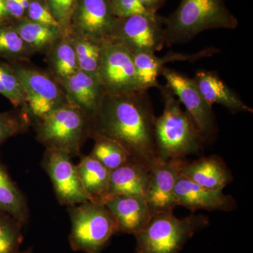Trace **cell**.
Returning a JSON list of instances; mask_svg holds the SVG:
<instances>
[{
  "mask_svg": "<svg viewBox=\"0 0 253 253\" xmlns=\"http://www.w3.org/2000/svg\"><path fill=\"white\" fill-rule=\"evenodd\" d=\"M156 118L148 91L106 94L91 121V135L116 141L134 161L151 170L160 159L155 139Z\"/></svg>",
  "mask_w": 253,
  "mask_h": 253,
  "instance_id": "cell-1",
  "label": "cell"
},
{
  "mask_svg": "<svg viewBox=\"0 0 253 253\" xmlns=\"http://www.w3.org/2000/svg\"><path fill=\"white\" fill-rule=\"evenodd\" d=\"M239 23L224 0H181L175 11L165 18V44H186L205 31L234 30Z\"/></svg>",
  "mask_w": 253,
  "mask_h": 253,
  "instance_id": "cell-2",
  "label": "cell"
},
{
  "mask_svg": "<svg viewBox=\"0 0 253 253\" xmlns=\"http://www.w3.org/2000/svg\"><path fill=\"white\" fill-rule=\"evenodd\" d=\"M164 109L155 121V139L161 160L186 158L199 154L206 143L189 115L168 86L158 88Z\"/></svg>",
  "mask_w": 253,
  "mask_h": 253,
  "instance_id": "cell-3",
  "label": "cell"
},
{
  "mask_svg": "<svg viewBox=\"0 0 253 253\" xmlns=\"http://www.w3.org/2000/svg\"><path fill=\"white\" fill-rule=\"evenodd\" d=\"M209 224V218L192 214L176 217L172 212L154 214L135 234V253H179L197 231Z\"/></svg>",
  "mask_w": 253,
  "mask_h": 253,
  "instance_id": "cell-4",
  "label": "cell"
},
{
  "mask_svg": "<svg viewBox=\"0 0 253 253\" xmlns=\"http://www.w3.org/2000/svg\"><path fill=\"white\" fill-rule=\"evenodd\" d=\"M37 140L46 149L66 151L71 157L81 156V148L90 137V121L78 108L63 105L35 123Z\"/></svg>",
  "mask_w": 253,
  "mask_h": 253,
  "instance_id": "cell-5",
  "label": "cell"
},
{
  "mask_svg": "<svg viewBox=\"0 0 253 253\" xmlns=\"http://www.w3.org/2000/svg\"><path fill=\"white\" fill-rule=\"evenodd\" d=\"M71 218L70 246L74 251L102 253L119 232L117 223L104 204L87 201L68 207Z\"/></svg>",
  "mask_w": 253,
  "mask_h": 253,
  "instance_id": "cell-6",
  "label": "cell"
},
{
  "mask_svg": "<svg viewBox=\"0 0 253 253\" xmlns=\"http://www.w3.org/2000/svg\"><path fill=\"white\" fill-rule=\"evenodd\" d=\"M27 62L9 63L14 68L22 86L25 101L22 109L34 125L54 110L70 104L63 86L51 73Z\"/></svg>",
  "mask_w": 253,
  "mask_h": 253,
  "instance_id": "cell-7",
  "label": "cell"
},
{
  "mask_svg": "<svg viewBox=\"0 0 253 253\" xmlns=\"http://www.w3.org/2000/svg\"><path fill=\"white\" fill-rule=\"evenodd\" d=\"M165 18L157 13L117 18L109 42L121 44L131 54L158 52L166 45Z\"/></svg>",
  "mask_w": 253,
  "mask_h": 253,
  "instance_id": "cell-8",
  "label": "cell"
},
{
  "mask_svg": "<svg viewBox=\"0 0 253 253\" xmlns=\"http://www.w3.org/2000/svg\"><path fill=\"white\" fill-rule=\"evenodd\" d=\"M161 76L166 80V85L185 108L205 143L214 141L218 126L212 106L203 97L193 78L166 67L163 68Z\"/></svg>",
  "mask_w": 253,
  "mask_h": 253,
  "instance_id": "cell-9",
  "label": "cell"
},
{
  "mask_svg": "<svg viewBox=\"0 0 253 253\" xmlns=\"http://www.w3.org/2000/svg\"><path fill=\"white\" fill-rule=\"evenodd\" d=\"M99 80L106 94H129L144 91L139 84L132 54L117 43H104Z\"/></svg>",
  "mask_w": 253,
  "mask_h": 253,
  "instance_id": "cell-10",
  "label": "cell"
},
{
  "mask_svg": "<svg viewBox=\"0 0 253 253\" xmlns=\"http://www.w3.org/2000/svg\"><path fill=\"white\" fill-rule=\"evenodd\" d=\"M41 166L51 179L60 205L69 207L90 201L71 155L60 150L46 149Z\"/></svg>",
  "mask_w": 253,
  "mask_h": 253,
  "instance_id": "cell-11",
  "label": "cell"
},
{
  "mask_svg": "<svg viewBox=\"0 0 253 253\" xmlns=\"http://www.w3.org/2000/svg\"><path fill=\"white\" fill-rule=\"evenodd\" d=\"M109 0H77L70 31L100 42H107L116 21Z\"/></svg>",
  "mask_w": 253,
  "mask_h": 253,
  "instance_id": "cell-12",
  "label": "cell"
},
{
  "mask_svg": "<svg viewBox=\"0 0 253 253\" xmlns=\"http://www.w3.org/2000/svg\"><path fill=\"white\" fill-rule=\"evenodd\" d=\"M186 158L159 159L150 170L145 199L154 214L172 212L176 207L174 189Z\"/></svg>",
  "mask_w": 253,
  "mask_h": 253,
  "instance_id": "cell-13",
  "label": "cell"
},
{
  "mask_svg": "<svg viewBox=\"0 0 253 253\" xmlns=\"http://www.w3.org/2000/svg\"><path fill=\"white\" fill-rule=\"evenodd\" d=\"M219 49L209 46L195 53H181L169 51L165 56H158L156 53L140 51L132 54L136 74L141 89L148 91L151 88H159L158 81L163 68L168 63L174 62L195 63L199 60L209 58L219 52Z\"/></svg>",
  "mask_w": 253,
  "mask_h": 253,
  "instance_id": "cell-14",
  "label": "cell"
},
{
  "mask_svg": "<svg viewBox=\"0 0 253 253\" xmlns=\"http://www.w3.org/2000/svg\"><path fill=\"white\" fill-rule=\"evenodd\" d=\"M174 197L176 206H183L192 213L198 211L230 212L236 208L233 196L223 191L203 187L181 174L176 181Z\"/></svg>",
  "mask_w": 253,
  "mask_h": 253,
  "instance_id": "cell-15",
  "label": "cell"
},
{
  "mask_svg": "<svg viewBox=\"0 0 253 253\" xmlns=\"http://www.w3.org/2000/svg\"><path fill=\"white\" fill-rule=\"evenodd\" d=\"M60 84L69 104L78 108L91 122L106 94L99 80L78 70Z\"/></svg>",
  "mask_w": 253,
  "mask_h": 253,
  "instance_id": "cell-16",
  "label": "cell"
},
{
  "mask_svg": "<svg viewBox=\"0 0 253 253\" xmlns=\"http://www.w3.org/2000/svg\"><path fill=\"white\" fill-rule=\"evenodd\" d=\"M104 204L117 223L119 232L134 236L154 215L145 197L141 196H110Z\"/></svg>",
  "mask_w": 253,
  "mask_h": 253,
  "instance_id": "cell-17",
  "label": "cell"
},
{
  "mask_svg": "<svg viewBox=\"0 0 253 253\" xmlns=\"http://www.w3.org/2000/svg\"><path fill=\"white\" fill-rule=\"evenodd\" d=\"M193 80L203 97L211 106L221 105L233 114L253 113L252 108L243 101L216 71L198 70Z\"/></svg>",
  "mask_w": 253,
  "mask_h": 253,
  "instance_id": "cell-18",
  "label": "cell"
},
{
  "mask_svg": "<svg viewBox=\"0 0 253 253\" xmlns=\"http://www.w3.org/2000/svg\"><path fill=\"white\" fill-rule=\"evenodd\" d=\"M181 174L203 187L215 191H223L234 179L224 160L217 155L186 161Z\"/></svg>",
  "mask_w": 253,
  "mask_h": 253,
  "instance_id": "cell-19",
  "label": "cell"
},
{
  "mask_svg": "<svg viewBox=\"0 0 253 253\" xmlns=\"http://www.w3.org/2000/svg\"><path fill=\"white\" fill-rule=\"evenodd\" d=\"M149 179V168L131 159L121 167L111 171L109 197L118 195L145 197Z\"/></svg>",
  "mask_w": 253,
  "mask_h": 253,
  "instance_id": "cell-20",
  "label": "cell"
},
{
  "mask_svg": "<svg viewBox=\"0 0 253 253\" xmlns=\"http://www.w3.org/2000/svg\"><path fill=\"white\" fill-rule=\"evenodd\" d=\"M77 166L84 191L91 202L104 204L109 197L111 172L89 155H81Z\"/></svg>",
  "mask_w": 253,
  "mask_h": 253,
  "instance_id": "cell-21",
  "label": "cell"
},
{
  "mask_svg": "<svg viewBox=\"0 0 253 253\" xmlns=\"http://www.w3.org/2000/svg\"><path fill=\"white\" fill-rule=\"evenodd\" d=\"M11 24L35 54L46 55L66 33L60 28L44 26L28 18L16 20Z\"/></svg>",
  "mask_w": 253,
  "mask_h": 253,
  "instance_id": "cell-22",
  "label": "cell"
},
{
  "mask_svg": "<svg viewBox=\"0 0 253 253\" xmlns=\"http://www.w3.org/2000/svg\"><path fill=\"white\" fill-rule=\"evenodd\" d=\"M0 212L6 213L26 224L30 219L26 198L13 181L7 168L0 161Z\"/></svg>",
  "mask_w": 253,
  "mask_h": 253,
  "instance_id": "cell-23",
  "label": "cell"
},
{
  "mask_svg": "<svg viewBox=\"0 0 253 253\" xmlns=\"http://www.w3.org/2000/svg\"><path fill=\"white\" fill-rule=\"evenodd\" d=\"M46 57L50 73L60 83L79 70L76 52L67 33L54 44Z\"/></svg>",
  "mask_w": 253,
  "mask_h": 253,
  "instance_id": "cell-24",
  "label": "cell"
},
{
  "mask_svg": "<svg viewBox=\"0 0 253 253\" xmlns=\"http://www.w3.org/2000/svg\"><path fill=\"white\" fill-rule=\"evenodd\" d=\"M67 33L76 52L79 70L99 79L100 63L105 42L78 36L73 32Z\"/></svg>",
  "mask_w": 253,
  "mask_h": 253,
  "instance_id": "cell-25",
  "label": "cell"
},
{
  "mask_svg": "<svg viewBox=\"0 0 253 253\" xmlns=\"http://www.w3.org/2000/svg\"><path fill=\"white\" fill-rule=\"evenodd\" d=\"M90 137L94 139L95 144L89 156L110 171L117 169L132 159L124 148L112 139L96 134H91Z\"/></svg>",
  "mask_w": 253,
  "mask_h": 253,
  "instance_id": "cell-26",
  "label": "cell"
},
{
  "mask_svg": "<svg viewBox=\"0 0 253 253\" xmlns=\"http://www.w3.org/2000/svg\"><path fill=\"white\" fill-rule=\"evenodd\" d=\"M34 54L11 23L0 24V58L9 63L29 61Z\"/></svg>",
  "mask_w": 253,
  "mask_h": 253,
  "instance_id": "cell-27",
  "label": "cell"
},
{
  "mask_svg": "<svg viewBox=\"0 0 253 253\" xmlns=\"http://www.w3.org/2000/svg\"><path fill=\"white\" fill-rule=\"evenodd\" d=\"M24 224L14 217L0 212V253H19Z\"/></svg>",
  "mask_w": 253,
  "mask_h": 253,
  "instance_id": "cell-28",
  "label": "cell"
},
{
  "mask_svg": "<svg viewBox=\"0 0 253 253\" xmlns=\"http://www.w3.org/2000/svg\"><path fill=\"white\" fill-rule=\"evenodd\" d=\"M0 94L9 100L16 109L24 106V95L19 78L11 63L2 61H0Z\"/></svg>",
  "mask_w": 253,
  "mask_h": 253,
  "instance_id": "cell-29",
  "label": "cell"
},
{
  "mask_svg": "<svg viewBox=\"0 0 253 253\" xmlns=\"http://www.w3.org/2000/svg\"><path fill=\"white\" fill-rule=\"evenodd\" d=\"M32 124L31 118L22 108L0 113V146L9 138L26 132Z\"/></svg>",
  "mask_w": 253,
  "mask_h": 253,
  "instance_id": "cell-30",
  "label": "cell"
},
{
  "mask_svg": "<svg viewBox=\"0 0 253 253\" xmlns=\"http://www.w3.org/2000/svg\"><path fill=\"white\" fill-rule=\"evenodd\" d=\"M26 13L28 19L32 21L50 27L60 28L63 31L59 23L51 14L47 4L42 2L39 0H31Z\"/></svg>",
  "mask_w": 253,
  "mask_h": 253,
  "instance_id": "cell-31",
  "label": "cell"
},
{
  "mask_svg": "<svg viewBox=\"0 0 253 253\" xmlns=\"http://www.w3.org/2000/svg\"><path fill=\"white\" fill-rule=\"evenodd\" d=\"M111 9L116 18H126L136 14L149 13L140 0H109Z\"/></svg>",
  "mask_w": 253,
  "mask_h": 253,
  "instance_id": "cell-32",
  "label": "cell"
},
{
  "mask_svg": "<svg viewBox=\"0 0 253 253\" xmlns=\"http://www.w3.org/2000/svg\"><path fill=\"white\" fill-rule=\"evenodd\" d=\"M77 0H60L57 10L54 14L55 19L66 33L70 31L71 18L76 7Z\"/></svg>",
  "mask_w": 253,
  "mask_h": 253,
  "instance_id": "cell-33",
  "label": "cell"
},
{
  "mask_svg": "<svg viewBox=\"0 0 253 253\" xmlns=\"http://www.w3.org/2000/svg\"><path fill=\"white\" fill-rule=\"evenodd\" d=\"M31 0H4L5 6L10 18L19 20L24 17Z\"/></svg>",
  "mask_w": 253,
  "mask_h": 253,
  "instance_id": "cell-34",
  "label": "cell"
},
{
  "mask_svg": "<svg viewBox=\"0 0 253 253\" xmlns=\"http://www.w3.org/2000/svg\"><path fill=\"white\" fill-rule=\"evenodd\" d=\"M167 0H140L143 6L149 13H157Z\"/></svg>",
  "mask_w": 253,
  "mask_h": 253,
  "instance_id": "cell-35",
  "label": "cell"
},
{
  "mask_svg": "<svg viewBox=\"0 0 253 253\" xmlns=\"http://www.w3.org/2000/svg\"><path fill=\"white\" fill-rule=\"evenodd\" d=\"M11 19L5 6L4 0H0V24L10 23Z\"/></svg>",
  "mask_w": 253,
  "mask_h": 253,
  "instance_id": "cell-36",
  "label": "cell"
},
{
  "mask_svg": "<svg viewBox=\"0 0 253 253\" xmlns=\"http://www.w3.org/2000/svg\"><path fill=\"white\" fill-rule=\"evenodd\" d=\"M60 0H46V4L51 11L53 16H54L56 10H57L58 5L59 4Z\"/></svg>",
  "mask_w": 253,
  "mask_h": 253,
  "instance_id": "cell-37",
  "label": "cell"
},
{
  "mask_svg": "<svg viewBox=\"0 0 253 253\" xmlns=\"http://www.w3.org/2000/svg\"><path fill=\"white\" fill-rule=\"evenodd\" d=\"M19 253H33V250L32 248H29L27 250L24 251H21Z\"/></svg>",
  "mask_w": 253,
  "mask_h": 253,
  "instance_id": "cell-38",
  "label": "cell"
}]
</instances>
